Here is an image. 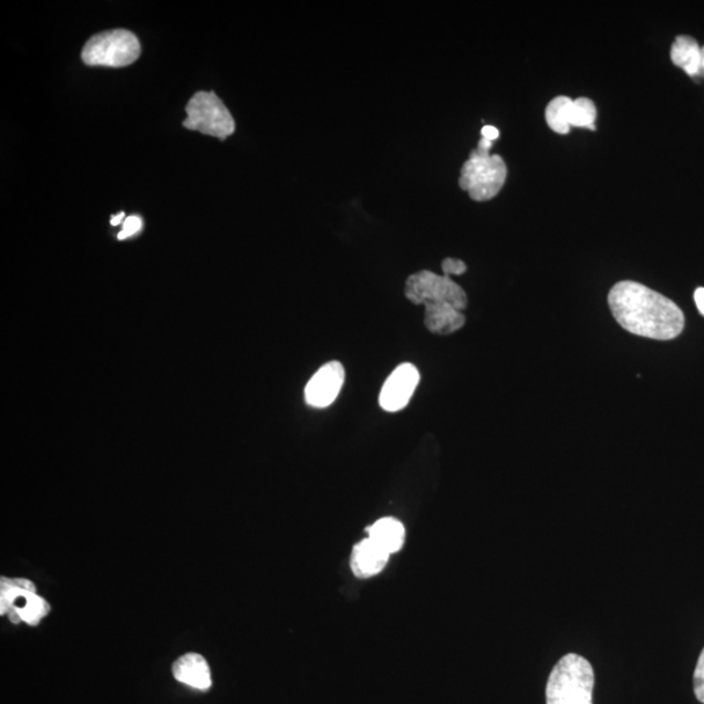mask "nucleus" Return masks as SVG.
I'll use <instances>...</instances> for the list:
<instances>
[{"label":"nucleus","instance_id":"nucleus-8","mask_svg":"<svg viewBox=\"0 0 704 704\" xmlns=\"http://www.w3.org/2000/svg\"><path fill=\"white\" fill-rule=\"evenodd\" d=\"M420 372L410 363L402 364L386 380L380 394V406L387 413L405 408L420 384Z\"/></svg>","mask_w":704,"mask_h":704},{"label":"nucleus","instance_id":"nucleus-11","mask_svg":"<svg viewBox=\"0 0 704 704\" xmlns=\"http://www.w3.org/2000/svg\"><path fill=\"white\" fill-rule=\"evenodd\" d=\"M389 555L372 539H365L355 546L351 557V568L359 578H370L385 568Z\"/></svg>","mask_w":704,"mask_h":704},{"label":"nucleus","instance_id":"nucleus-3","mask_svg":"<svg viewBox=\"0 0 704 704\" xmlns=\"http://www.w3.org/2000/svg\"><path fill=\"white\" fill-rule=\"evenodd\" d=\"M596 673L589 660L568 654L559 660L549 674L547 704H593Z\"/></svg>","mask_w":704,"mask_h":704},{"label":"nucleus","instance_id":"nucleus-9","mask_svg":"<svg viewBox=\"0 0 704 704\" xmlns=\"http://www.w3.org/2000/svg\"><path fill=\"white\" fill-rule=\"evenodd\" d=\"M344 383V369L340 362H330L314 373L306 386L308 405L324 408L339 397Z\"/></svg>","mask_w":704,"mask_h":704},{"label":"nucleus","instance_id":"nucleus-18","mask_svg":"<svg viewBox=\"0 0 704 704\" xmlns=\"http://www.w3.org/2000/svg\"><path fill=\"white\" fill-rule=\"evenodd\" d=\"M143 221L141 217L131 216L126 218V221L123 224V230L117 235V239L124 240L130 237H134L135 234L142 231Z\"/></svg>","mask_w":704,"mask_h":704},{"label":"nucleus","instance_id":"nucleus-10","mask_svg":"<svg viewBox=\"0 0 704 704\" xmlns=\"http://www.w3.org/2000/svg\"><path fill=\"white\" fill-rule=\"evenodd\" d=\"M173 674L176 681L196 691H209L211 686V673L207 660L194 652L176 660L173 664Z\"/></svg>","mask_w":704,"mask_h":704},{"label":"nucleus","instance_id":"nucleus-4","mask_svg":"<svg viewBox=\"0 0 704 704\" xmlns=\"http://www.w3.org/2000/svg\"><path fill=\"white\" fill-rule=\"evenodd\" d=\"M141 53V42L134 33L114 29L93 35L85 43L82 58L86 65L120 69L134 63Z\"/></svg>","mask_w":704,"mask_h":704},{"label":"nucleus","instance_id":"nucleus-17","mask_svg":"<svg viewBox=\"0 0 704 704\" xmlns=\"http://www.w3.org/2000/svg\"><path fill=\"white\" fill-rule=\"evenodd\" d=\"M694 693L696 700L704 703V649L694 672Z\"/></svg>","mask_w":704,"mask_h":704},{"label":"nucleus","instance_id":"nucleus-15","mask_svg":"<svg viewBox=\"0 0 704 704\" xmlns=\"http://www.w3.org/2000/svg\"><path fill=\"white\" fill-rule=\"evenodd\" d=\"M571 101L573 100L560 95V97H556L549 102L546 108L547 124L556 134L567 135L571 130L569 126V107Z\"/></svg>","mask_w":704,"mask_h":704},{"label":"nucleus","instance_id":"nucleus-6","mask_svg":"<svg viewBox=\"0 0 704 704\" xmlns=\"http://www.w3.org/2000/svg\"><path fill=\"white\" fill-rule=\"evenodd\" d=\"M183 126L226 141L237 128L234 116L215 92H199L189 100Z\"/></svg>","mask_w":704,"mask_h":704},{"label":"nucleus","instance_id":"nucleus-21","mask_svg":"<svg viewBox=\"0 0 704 704\" xmlns=\"http://www.w3.org/2000/svg\"><path fill=\"white\" fill-rule=\"evenodd\" d=\"M694 300L696 308H698L700 313L704 318V288H698L695 290Z\"/></svg>","mask_w":704,"mask_h":704},{"label":"nucleus","instance_id":"nucleus-1","mask_svg":"<svg viewBox=\"0 0 704 704\" xmlns=\"http://www.w3.org/2000/svg\"><path fill=\"white\" fill-rule=\"evenodd\" d=\"M615 321L627 332L656 341L677 339L685 328L684 312L671 299L642 283L621 281L608 296Z\"/></svg>","mask_w":704,"mask_h":704},{"label":"nucleus","instance_id":"nucleus-16","mask_svg":"<svg viewBox=\"0 0 704 704\" xmlns=\"http://www.w3.org/2000/svg\"><path fill=\"white\" fill-rule=\"evenodd\" d=\"M597 106L590 99L581 97L571 101L569 107V126L596 131Z\"/></svg>","mask_w":704,"mask_h":704},{"label":"nucleus","instance_id":"nucleus-19","mask_svg":"<svg viewBox=\"0 0 704 704\" xmlns=\"http://www.w3.org/2000/svg\"><path fill=\"white\" fill-rule=\"evenodd\" d=\"M443 271L444 276L447 277L452 275L460 276L466 273L467 266L462 260L447 258L443 261Z\"/></svg>","mask_w":704,"mask_h":704},{"label":"nucleus","instance_id":"nucleus-13","mask_svg":"<svg viewBox=\"0 0 704 704\" xmlns=\"http://www.w3.org/2000/svg\"><path fill=\"white\" fill-rule=\"evenodd\" d=\"M425 307V327L435 334H452L466 324L465 314L447 304H427Z\"/></svg>","mask_w":704,"mask_h":704},{"label":"nucleus","instance_id":"nucleus-22","mask_svg":"<svg viewBox=\"0 0 704 704\" xmlns=\"http://www.w3.org/2000/svg\"><path fill=\"white\" fill-rule=\"evenodd\" d=\"M123 219H124V213L121 211L120 215H116L112 218V225L117 226L123 221Z\"/></svg>","mask_w":704,"mask_h":704},{"label":"nucleus","instance_id":"nucleus-2","mask_svg":"<svg viewBox=\"0 0 704 704\" xmlns=\"http://www.w3.org/2000/svg\"><path fill=\"white\" fill-rule=\"evenodd\" d=\"M494 142L480 138L476 149L460 168L459 187L474 201L493 200L503 189L508 178V166L498 154H490Z\"/></svg>","mask_w":704,"mask_h":704},{"label":"nucleus","instance_id":"nucleus-20","mask_svg":"<svg viewBox=\"0 0 704 704\" xmlns=\"http://www.w3.org/2000/svg\"><path fill=\"white\" fill-rule=\"evenodd\" d=\"M482 137L487 138V141L495 142L498 137H500V131L494 126H484L482 130Z\"/></svg>","mask_w":704,"mask_h":704},{"label":"nucleus","instance_id":"nucleus-7","mask_svg":"<svg viewBox=\"0 0 704 704\" xmlns=\"http://www.w3.org/2000/svg\"><path fill=\"white\" fill-rule=\"evenodd\" d=\"M406 298L414 304H447L458 311L466 310L468 300L464 289L447 276L422 270L410 276L405 288Z\"/></svg>","mask_w":704,"mask_h":704},{"label":"nucleus","instance_id":"nucleus-14","mask_svg":"<svg viewBox=\"0 0 704 704\" xmlns=\"http://www.w3.org/2000/svg\"><path fill=\"white\" fill-rule=\"evenodd\" d=\"M370 539L377 542L389 555L398 552L405 542V527L394 518H383L369 528Z\"/></svg>","mask_w":704,"mask_h":704},{"label":"nucleus","instance_id":"nucleus-12","mask_svg":"<svg viewBox=\"0 0 704 704\" xmlns=\"http://www.w3.org/2000/svg\"><path fill=\"white\" fill-rule=\"evenodd\" d=\"M671 59L676 68L684 70L693 79L703 77L702 48L691 35H679L671 49Z\"/></svg>","mask_w":704,"mask_h":704},{"label":"nucleus","instance_id":"nucleus-23","mask_svg":"<svg viewBox=\"0 0 704 704\" xmlns=\"http://www.w3.org/2000/svg\"><path fill=\"white\" fill-rule=\"evenodd\" d=\"M702 55H703L702 72H703V77H704V48H702Z\"/></svg>","mask_w":704,"mask_h":704},{"label":"nucleus","instance_id":"nucleus-5","mask_svg":"<svg viewBox=\"0 0 704 704\" xmlns=\"http://www.w3.org/2000/svg\"><path fill=\"white\" fill-rule=\"evenodd\" d=\"M50 612L48 601L35 592L33 582L24 578L0 579V614L9 615L13 623L39 625Z\"/></svg>","mask_w":704,"mask_h":704}]
</instances>
